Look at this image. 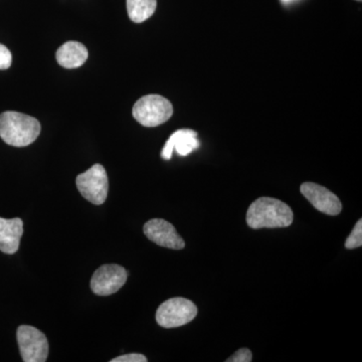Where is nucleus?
I'll list each match as a JSON object with an SVG mask.
<instances>
[{
	"instance_id": "1",
	"label": "nucleus",
	"mask_w": 362,
	"mask_h": 362,
	"mask_svg": "<svg viewBox=\"0 0 362 362\" xmlns=\"http://www.w3.org/2000/svg\"><path fill=\"white\" fill-rule=\"evenodd\" d=\"M294 214L285 202L272 197H259L247 209V223L254 230L287 228L291 226Z\"/></svg>"
},
{
	"instance_id": "2",
	"label": "nucleus",
	"mask_w": 362,
	"mask_h": 362,
	"mask_svg": "<svg viewBox=\"0 0 362 362\" xmlns=\"http://www.w3.org/2000/svg\"><path fill=\"white\" fill-rule=\"evenodd\" d=\"M39 120L18 112L0 114V138L14 147H25L32 144L40 134Z\"/></svg>"
},
{
	"instance_id": "3",
	"label": "nucleus",
	"mask_w": 362,
	"mask_h": 362,
	"mask_svg": "<svg viewBox=\"0 0 362 362\" xmlns=\"http://www.w3.org/2000/svg\"><path fill=\"white\" fill-rule=\"evenodd\" d=\"M133 117L145 127H156L168 122L173 114V104L159 95H147L136 102Z\"/></svg>"
},
{
	"instance_id": "4",
	"label": "nucleus",
	"mask_w": 362,
	"mask_h": 362,
	"mask_svg": "<svg viewBox=\"0 0 362 362\" xmlns=\"http://www.w3.org/2000/svg\"><path fill=\"white\" fill-rule=\"evenodd\" d=\"M197 315V307L185 298H171L157 309L156 321L164 328H175L192 322Z\"/></svg>"
},
{
	"instance_id": "5",
	"label": "nucleus",
	"mask_w": 362,
	"mask_h": 362,
	"mask_svg": "<svg viewBox=\"0 0 362 362\" xmlns=\"http://www.w3.org/2000/svg\"><path fill=\"white\" fill-rule=\"evenodd\" d=\"M80 194L90 204H104L108 197L109 180L106 169L101 164H95L76 180Z\"/></svg>"
},
{
	"instance_id": "6",
	"label": "nucleus",
	"mask_w": 362,
	"mask_h": 362,
	"mask_svg": "<svg viewBox=\"0 0 362 362\" xmlns=\"http://www.w3.org/2000/svg\"><path fill=\"white\" fill-rule=\"evenodd\" d=\"M21 356L25 362H45L49 356V342L42 331L21 325L16 332Z\"/></svg>"
},
{
	"instance_id": "7",
	"label": "nucleus",
	"mask_w": 362,
	"mask_h": 362,
	"mask_svg": "<svg viewBox=\"0 0 362 362\" xmlns=\"http://www.w3.org/2000/svg\"><path fill=\"white\" fill-rule=\"evenodd\" d=\"M127 277V272L123 267L108 264L100 267L95 272L90 279V289L99 296H109L118 292L125 285Z\"/></svg>"
},
{
	"instance_id": "8",
	"label": "nucleus",
	"mask_w": 362,
	"mask_h": 362,
	"mask_svg": "<svg viewBox=\"0 0 362 362\" xmlns=\"http://www.w3.org/2000/svg\"><path fill=\"white\" fill-rule=\"evenodd\" d=\"M301 194L310 202L312 206L328 216H337L341 213L342 204L339 199L322 185L305 182L300 187Z\"/></svg>"
},
{
	"instance_id": "9",
	"label": "nucleus",
	"mask_w": 362,
	"mask_h": 362,
	"mask_svg": "<svg viewBox=\"0 0 362 362\" xmlns=\"http://www.w3.org/2000/svg\"><path fill=\"white\" fill-rule=\"evenodd\" d=\"M143 232L147 239L158 246L173 250H182L185 246V240L176 232L175 226L160 218L147 221L143 228Z\"/></svg>"
},
{
	"instance_id": "10",
	"label": "nucleus",
	"mask_w": 362,
	"mask_h": 362,
	"mask_svg": "<svg viewBox=\"0 0 362 362\" xmlns=\"http://www.w3.org/2000/svg\"><path fill=\"white\" fill-rule=\"evenodd\" d=\"M199 147V141L195 131L180 129L175 131L169 137L168 142L162 149L161 156L165 160H169L173 157V150H175L180 156H187Z\"/></svg>"
},
{
	"instance_id": "11",
	"label": "nucleus",
	"mask_w": 362,
	"mask_h": 362,
	"mask_svg": "<svg viewBox=\"0 0 362 362\" xmlns=\"http://www.w3.org/2000/svg\"><path fill=\"white\" fill-rule=\"evenodd\" d=\"M23 233V221L21 218H0V251L13 255L20 249Z\"/></svg>"
},
{
	"instance_id": "12",
	"label": "nucleus",
	"mask_w": 362,
	"mask_h": 362,
	"mask_svg": "<svg viewBox=\"0 0 362 362\" xmlns=\"http://www.w3.org/2000/svg\"><path fill=\"white\" fill-rule=\"evenodd\" d=\"M88 49L78 42H66L57 51V61L66 69H77L87 61Z\"/></svg>"
},
{
	"instance_id": "13",
	"label": "nucleus",
	"mask_w": 362,
	"mask_h": 362,
	"mask_svg": "<svg viewBox=\"0 0 362 362\" xmlns=\"http://www.w3.org/2000/svg\"><path fill=\"white\" fill-rule=\"evenodd\" d=\"M157 0H127V11L133 23L148 20L156 13Z\"/></svg>"
},
{
	"instance_id": "14",
	"label": "nucleus",
	"mask_w": 362,
	"mask_h": 362,
	"mask_svg": "<svg viewBox=\"0 0 362 362\" xmlns=\"http://www.w3.org/2000/svg\"><path fill=\"white\" fill-rule=\"evenodd\" d=\"M362 246V221H357L354 230L350 233L349 237L347 238L346 243H345V247L349 250L357 249Z\"/></svg>"
},
{
	"instance_id": "15",
	"label": "nucleus",
	"mask_w": 362,
	"mask_h": 362,
	"mask_svg": "<svg viewBox=\"0 0 362 362\" xmlns=\"http://www.w3.org/2000/svg\"><path fill=\"white\" fill-rule=\"evenodd\" d=\"M252 361V351L247 349H240L233 354L226 362H251Z\"/></svg>"
},
{
	"instance_id": "16",
	"label": "nucleus",
	"mask_w": 362,
	"mask_h": 362,
	"mask_svg": "<svg viewBox=\"0 0 362 362\" xmlns=\"http://www.w3.org/2000/svg\"><path fill=\"white\" fill-rule=\"evenodd\" d=\"M13 56L6 45L0 44V70H6L11 66Z\"/></svg>"
},
{
	"instance_id": "17",
	"label": "nucleus",
	"mask_w": 362,
	"mask_h": 362,
	"mask_svg": "<svg viewBox=\"0 0 362 362\" xmlns=\"http://www.w3.org/2000/svg\"><path fill=\"white\" fill-rule=\"evenodd\" d=\"M147 358L143 354H129L125 356L116 357L112 359L111 362H146Z\"/></svg>"
},
{
	"instance_id": "18",
	"label": "nucleus",
	"mask_w": 362,
	"mask_h": 362,
	"mask_svg": "<svg viewBox=\"0 0 362 362\" xmlns=\"http://www.w3.org/2000/svg\"><path fill=\"white\" fill-rule=\"evenodd\" d=\"M283 1H289V0H283Z\"/></svg>"
},
{
	"instance_id": "19",
	"label": "nucleus",
	"mask_w": 362,
	"mask_h": 362,
	"mask_svg": "<svg viewBox=\"0 0 362 362\" xmlns=\"http://www.w3.org/2000/svg\"><path fill=\"white\" fill-rule=\"evenodd\" d=\"M356 1H359V2H361V0H356Z\"/></svg>"
}]
</instances>
